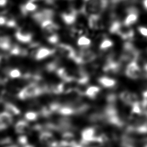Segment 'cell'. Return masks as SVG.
Wrapping results in <instances>:
<instances>
[{
    "instance_id": "obj_1",
    "label": "cell",
    "mask_w": 147,
    "mask_h": 147,
    "mask_svg": "<svg viewBox=\"0 0 147 147\" xmlns=\"http://www.w3.org/2000/svg\"><path fill=\"white\" fill-rule=\"evenodd\" d=\"M47 86H40L37 83L32 82L21 89L18 94V97L22 100L33 98L47 92Z\"/></svg>"
},
{
    "instance_id": "obj_2",
    "label": "cell",
    "mask_w": 147,
    "mask_h": 147,
    "mask_svg": "<svg viewBox=\"0 0 147 147\" xmlns=\"http://www.w3.org/2000/svg\"><path fill=\"white\" fill-rule=\"evenodd\" d=\"M96 58V55L88 48H81L78 54L76 53V57L74 59L78 64H84L90 63Z\"/></svg>"
},
{
    "instance_id": "obj_3",
    "label": "cell",
    "mask_w": 147,
    "mask_h": 147,
    "mask_svg": "<svg viewBox=\"0 0 147 147\" xmlns=\"http://www.w3.org/2000/svg\"><path fill=\"white\" fill-rule=\"evenodd\" d=\"M39 141L44 147H57L58 142L49 131H42L39 135Z\"/></svg>"
},
{
    "instance_id": "obj_4",
    "label": "cell",
    "mask_w": 147,
    "mask_h": 147,
    "mask_svg": "<svg viewBox=\"0 0 147 147\" xmlns=\"http://www.w3.org/2000/svg\"><path fill=\"white\" fill-rule=\"evenodd\" d=\"M56 51L62 56L73 60L76 55L75 49L71 45L66 44H57L55 52Z\"/></svg>"
},
{
    "instance_id": "obj_5",
    "label": "cell",
    "mask_w": 147,
    "mask_h": 147,
    "mask_svg": "<svg viewBox=\"0 0 147 147\" xmlns=\"http://www.w3.org/2000/svg\"><path fill=\"white\" fill-rule=\"evenodd\" d=\"M54 16V12L49 9H45L40 11L34 13L32 15L34 20L38 24H41L44 21L52 20Z\"/></svg>"
},
{
    "instance_id": "obj_6",
    "label": "cell",
    "mask_w": 147,
    "mask_h": 147,
    "mask_svg": "<svg viewBox=\"0 0 147 147\" xmlns=\"http://www.w3.org/2000/svg\"><path fill=\"white\" fill-rule=\"evenodd\" d=\"M81 136L82 141L80 143L86 147L95 136V130L94 127H87L82 131Z\"/></svg>"
},
{
    "instance_id": "obj_7",
    "label": "cell",
    "mask_w": 147,
    "mask_h": 147,
    "mask_svg": "<svg viewBox=\"0 0 147 147\" xmlns=\"http://www.w3.org/2000/svg\"><path fill=\"white\" fill-rule=\"evenodd\" d=\"M41 27L46 34V36L51 34L55 33L59 29L57 25L52 20H48L43 21L40 24Z\"/></svg>"
},
{
    "instance_id": "obj_8",
    "label": "cell",
    "mask_w": 147,
    "mask_h": 147,
    "mask_svg": "<svg viewBox=\"0 0 147 147\" xmlns=\"http://www.w3.org/2000/svg\"><path fill=\"white\" fill-rule=\"evenodd\" d=\"M141 74V70L136 62L132 61L127 66L126 69V75L132 79L138 78Z\"/></svg>"
},
{
    "instance_id": "obj_9",
    "label": "cell",
    "mask_w": 147,
    "mask_h": 147,
    "mask_svg": "<svg viewBox=\"0 0 147 147\" xmlns=\"http://www.w3.org/2000/svg\"><path fill=\"white\" fill-rule=\"evenodd\" d=\"M13 122L12 115L6 111L0 113V131L6 129Z\"/></svg>"
},
{
    "instance_id": "obj_10",
    "label": "cell",
    "mask_w": 147,
    "mask_h": 147,
    "mask_svg": "<svg viewBox=\"0 0 147 147\" xmlns=\"http://www.w3.org/2000/svg\"><path fill=\"white\" fill-rule=\"evenodd\" d=\"M55 53V49H49L45 47L39 48L34 54V58L37 60L44 59Z\"/></svg>"
},
{
    "instance_id": "obj_11",
    "label": "cell",
    "mask_w": 147,
    "mask_h": 147,
    "mask_svg": "<svg viewBox=\"0 0 147 147\" xmlns=\"http://www.w3.org/2000/svg\"><path fill=\"white\" fill-rule=\"evenodd\" d=\"M77 17L76 11L71 9L68 12H64L61 14V18L64 22L67 25H71L75 23Z\"/></svg>"
},
{
    "instance_id": "obj_12",
    "label": "cell",
    "mask_w": 147,
    "mask_h": 147,
    "mask_svg": "<svg viewBox=\"0 0 147 147\" xmlns=\"http://www.w3.org/2000/svg\"><path fill=\"white\" fill-rule=\"evenodd\" d=\"M16 39L22 43H29L32 40V35L31 33L22 30H17L15 33Z\"/></svg>"
},
{
    "instance_id": "obj_13",
    "label": "cell",
    "mask_w": 147,
    "mask_h": 147,
    "mask_svg": "<svg viewBox=\"0 0 147 147\" xmlns=\"http://www.w3.org/2000/svg\"><path fill=\"white\" fill-rule=\"evenodd\" d=\"M14 129L16 133L19 134H24L27 133L29 130L30 127L29 123L26 121L20 120L16 123Z\"/></svg>"
},
{
    "instance_id": "obj_14",
    "label": "cell",
    "mask_w": 147,
    "mask_h": 147,
    "mask_svg": "<svg viewBox=\"0 0 147 147\" xmlns=\"http://www.w3.org/2000/svg\"><path fill=\"white\" fill-rule=\"evenodd\" d=\"M37 8V5L34 3L33 1H29L25 3L21 7V11L23 14L26 15L28 13L34 12Z\"/></svg>"
},
{
    "instance_id": "obj_15",
    "label": "cell",
    "mask_w": 147,
    "mask_h": 147,
    "mask_svg": "<svg viewBox=\"0 0 147 147\" xmlns=\"http://www.w3.org/2000/svg\"><path fill=\"white\" fill-rule=\"evenodd\" d=\"M138 18V14L136 11L135 9H131V10L129 11V13L126 16L124 20V25L125 26H129L132 25L134 22H136Z\"/></svg>"
},
{
    "instance_id": "obj_16",
    "label": "cell",
    "mask_w": 147,
    "mask_h": 147,
    "mask_svg": "<svg viewBox=\"0 0 147 147\" xmlns=\"http://www.w3.org/2000/svg\"><path fill=\"white\" fill-rule=\"evenodd\" d=\"M121 145L122 147H136V141L126 134L121 137Z\"/></svg>"
},
{
    "instance_id": "obj_17",
    "label": "cell",
    "mask_w": 147,
    "mask_h": 147,
    "mask_svg": "<svg viewBox=\"0 0 147 147\" xmlns=\"http://www.w3.org/2000/svg\"><path fill=\"white\" fill-rule=\"evenodd\" d=\"M98 82L102 86L107 88L112 87L116 84V81L114 79L107 76L100 77L98 79Z\"/></svg>"
},
{
    "instance_id": "obj_18",
    "label": "cell",
    "mask_w": 147,
    "mask_h": 147,
    "mask_svg": "<svg viewBox=\"0 0 147 147\" xmlns=\"http://www.w3.org/2000/svg\"><path fill=\"white\" fill-rule=\"evenodd\" d=\"M100 91V88L98 86H91L88 87L84 92V94L90 99H94Z\"/></svg>"
},
{
    "instance_id": "obj_19",
    "label": "cell",
    "mask_w": 147,
    "mask_h": 147,
    "mask_svg": "<svg viewBox=\"0 0 147 147\" xmlns=\"http://www.w3.org/2000/svg\"><path fill=\"white\" fill-rule=\"evenodd\" d=\"M11 41L9 37L2 36L0 37V48L3 50H10L11 47Z\"/></svg>"
},
{
    "instance_id": "obj_20",
    "label": "cell",
    "mask_w": 147,
    "mask_h": 147,
    "mask_svg": "<svg viewBox=\"0 0 147 147\" xmlns=\"http://www.w3.org/2000/svg\"><path fill=\"white\" fill-rule=\"evenodd\" d=\"M5 111L7 112L11 115H18L20 113V109L14 105L10 103H6L4 106Z\"/></svg>"
},
{
    "instance_id": "obj_21",
    "label": "cell",
    "mask_w": 147,
    "mask_h": 147,
    "mask_svg": "<svg viewBox=\"0 0 147 147\" xmlns=\"http://www.w3.org/2000/svg\"><path fill=\"white\" fill-rule=\"evenodd\" d=\"M77 44L82 48H86L90 47L91 44V41L89 38L87 37L86 36H83L78 38L77 41Z\"/></svg>"
},
{
    "instance_id": "obj_22",
    "label": "cell",
    "mask_w": 147,
    "mask_h": 147,
    "mask_svg": "<svg viewBox=\"0 0 147 147\" xmlns=\"http://www.w3.org/2000/svg\"><path fill=\"white\" fill-rule=\"evenodd\" d=\"M120 98L121 99V100L127 103V104H131V103H133V100L134 99V97L133 96V95H131L130 93L128 92H123L120 95Z\"/></svg>"
},
{
    "instance_id": "obj_23",
    "label": "cell",
    "mask_w": 147,
    "mask_h": 147,
    "mask_svg": "<svg viewBox=\"0 0 147 147\" xmlns=\"http://www.w3.org/2000/svg\"><path fill=\"white\" fill-rule=\"evenodd\" d=\"M38 117V114L35 111H28L25 114V118L29 121H36Z\"/></svg>"
},
{
    "instance_id": "obj_24",
    "label": "cell",
    "mask_w": 147,
    "mask_h": 147,
    "mask_svg": "<svg viewBox=\"0 0 147 147\" xmlns=\"http://www.w3.org/2000/svg\"><path fill=\"white\" fill-rule=\"evenodd\" d=\"M113 45V43L111 40L109 39H105L103 40L99 45V48L101 50H105L110 47H111Z\"/></svg>"
},
{
    "instance_id": "obj_25",
    "label": "cell",
    "mask_w": 147,
    "mask_h": 147,
    "mask_svg": "<svg viewBox=\"0 0 147 147\" xmlns=\"http://www.w3.org/2000/svg\"><path fill=\"white\" fill-rule=\"evenodd\" d=\"M8 75L10 78L12 79L19 78L22 76L21 72L17 68H13L8 71Z\"/></svg>"
},
{
    "instance_id": "obj_26",
    "label": "cell",
    "mask_w": 147,
    "mask_h": 147,
    "mask_svg": "<svg viewBox=\"0 0 147 147\" xmlns=\"http://www.w3.org/2000/svg\"><path fill=\"white\" fill-rule=\"evenodd\" d=\"M18 143L22 145V146H25L27 145L28 143V138L25 136H20L18 138Z\"/></svg>"
},
{
    "instance_id": "obj_27",
    "label": "cell",
    "mask_w": 147,
    "mask_h": 147,
    "mask_svg": "<svg viewBox=\"0 0 147 147\" xmlns=\"http://www.w3.org/2000/svg\"><path fill=\"white\" fill-rule=\"evenodd\" d=\"M138 31L142 36H147V28L143 26H140L138 28Z\"/></svg>"
},
{
    "instance_id": "obj_28",
    "label": "cell",
    "mask_w": 147,
    "mask_h": 147,
    "mask_svg": "<svg viewBox=\"0 0 147 147\" xmlns=\"http://www.w3.org/2000/svg\"><path fill=\"white\" fill-rule=\"evenodd\" d=\"M7 18L3 16H0V26L6 25Z\"/></svg>"
},
{
    "instance_id": "obj_29",
    "label": "cell",
    "mask_w": 147,
    "mask_h": 147,
    "mask_svg": "<svg viewBox=\"0 0 147 147\" xmlns=\"http://www.w3.org/2000/svg\"><path fill=\"white\" fill-rule=\"evenodd\" d=\"M7 0H0V7L5 6L7 3Z\"/></svg>"
},
{
    "instance_id": "obj_30",
    "label": "cell",
    "mask_w": 147,
    "mask_h": 147,
    "mask_svg": "<svg viewBox=\"0 0 147 147\" xmlns=\"http://www.w3.org/2000/svg\"><path fill=\"white\" fill-rule=\"evenodd\" d=\"M143 5L145 9H147V0H144L143 1Z\"/></svg>"
},
{
    "instance_id": "obj_31",
    "label": "cell",
    "mask_w": 147,
    "mask_h": 147,
    "mask_svg": "<svg viewBox=\"0 0 147 147\" xmlns=\"http://www.w3.org/2000/svg\"><path fill=\"white\" fill-rule=\"evenodd\" d=\"M23 147H34V146H33L32 145H26L24 146Z\"/></svg>"
},
{
    "instance_id": "obj_32",
    "label": "cell",
    "mask_w": 147,
    "mask_h": 147,
    "mask_svg": "<svg viewBox=\"0 0 147 147\" xmlns=\"http://www.w3.org/2000/svg\"><path fill=\"white\" fill-rule=\"evenodd\" d=\"M2 56H1L0 55V64H1V60H2Z\"/></svg>"
},
{
    "instance_id": "obj_33",
    "label": "cell",
    "mask_w": 147,
    "mask_h": 147,
    "mask_svg": "<svg viewBox=\"0 0 147 147\" xmlns=\"http://www.w3.org/2000/svg\"><path fill=\"white\" fill-rule=\"evenodd\" d=\"M144 147H147V145H145Z\"/></svg>"
}]
</instances>
